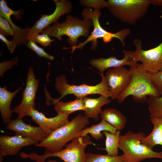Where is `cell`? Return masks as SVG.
Masks as SVG:
<instances>
[{
	"mask_svg": "<svg viewBox=\"0 0 162 162\" xmlns=\"http://www.w3.org/2000/svg\"><path fill=\"white\" fill-rule=\"evenodd\" d=\"M147 101L150 117L162 118V96H150Z\"/></svg>",
	"mask_w": 162,
	"mask_h": 162,
	"instance_id": "cell-25",
	"label": "cell"
},
{
	"mask_svg": "<svg viewBox=\"0 0 162 162\" xmlns=\"http://www.w3.org/2000/svg\"><path fill=\"white\" fill-rule=\"evenodd\" d=\"M99 9H94L92 8L86 7L81 13L83 18L91 19L92 21L93 29L91 34L87 39L83 42L79 43L76 46L70 47H64L63 49H72L71 53H72L76 49L82 50L84 46L89 42H92L91 49L95 50L98 46V38H102L104 42L108 43L110 42L114 38H117L121 42L122 46L125 45L124 40L131 33V31L128 28H125L115 33H112L108 32L104 29L101 26L99 22V18L101 13Z\"/></svg>",
	"mask_w": 162,
	"mask_h": 162,
	"instance_id": "cell-4",
	"label": "cell"
},
{
	"mask_svg": "<svg viewBox=\"0 0 162 162\" xmlns=\"http://www.w3.org/2000/svg\"><path fill=\"white\" fill-rule=\"evenodd\" d=\"M18 61V58L15 57L11 60L4 61L0 63L1 76H3V73L6 70L10 69L14 65H17Z\"/></svg>",
	"mask_w": 162,
	"mask_h": 162,
	"instance_id": "cell-32",
	"label": "cell"
},
{
	"mask_svg": "<svg viewBox=\"0 0 162 162\" xmlns=\"http://www.w3.org/2000/svg\"><path fill=\"white\" fill-rule=\"evenodd\" d=\"M39 83L31 66L27 73L26 85L23 92L21 101L12 110L13 112L18 115V118H22L27 116L31 109H36L35 100Z\"/></svg>",
	"mask_w": 162,
	"mask_h": 162,
	"instance_id": "cell-10",
	"label": "cell"
},
{
	"mask_svg": "<svg viewBox=\"0 0 162 162\" xmlns=\"http://www.w3.org/2000/svg\"><path fill=\"white\" fill-rule=\"evenodd\" d=\"M92 144L89 136L84 137L79 136L72 140L65 148L60 151L51 153L45 151L42 155L36 153L26 154L25 157L37 162H45V160L50 157H57L64 162H86L85 150L88 145Z\"/></svg>",
	"mask_w": 162,
	"mask_h": 162,
	"instance_id": "cell-7",
	"label": "cell"
},
{
	"mask_svg": "<svg viewBox=\"0 0 162 162\" xmlns=\"http://www.w3.org/2000/svg\"><path fill=\"white\" fill-rule=\"evenodd\" d=\"M124 57L121 59L117 58L115 56L107 58H93L89 61L90 64L97 68L100 73L109 68L129 65L130 67L136 66L138 62L134 51L123 50Z\"/></svg>",
	"mask_w": 162,
	"mask_h": 162,
	"instance_id": "cell-14",
	"label": "cell"
},
{
	"mask_svg": "<svg viewBox=\"0 0 162 162\" xmlns=\"http://www.w3.org/2000/svg\"><path fill=\"white\" fill-rule=\"evenodd\" d=\"M0 33L5 37L14 36L13 30L7 20L1 16H0Z\"/></svg>",
	"mask_w": 162,
	"mask_h": 162,
	"instance_id": "cell-30",
	"label": "cell"
},
{
	"mask_svg": "<svg viewBox=\"0 0 162 162\" xmlns=\"http://www.w3.org/2000/svg\"><path fill=\"white\" fill-rule=\"evenodd\" d=\"M103 119L119 131L123 130L127 122L126 117L122 112L114 108L104 109L100 114Z\"/></svg>",
	"mask_w": 162,
	"mask_h": 162,
	"instance_id": "cell-21",
	"label": "cell"
},
{
	"mask_svg": "<svg viewBox=\"0 0 162 162\" xmlns=\"http://www.w3.org/2000/svg\"><path fill=\"white\" fill-rule=\"evenodd\" d=\"M26 45L28 48L35 52L38 57H44L51 61L54 59V56L47 53L43 48L38 46L34 41L29 40Z\"/></svg>",
	"mask_w": 162,
	"mask_h": 162,
	"instance_id": "cell-27",
	"label": "cell"
},
{
	"mask_svg": "<svg viewBox=\"0 0 162 162\" xmlns=\"http://www.w3.org/2000/svg\"><path fill=\"white\" fill-rule=\"evenodd\" d=\"M80 2L82 5L86 7H92L94 9L100 10L104 8H107L108 5L107 1L104 0H82Z\"/></svg>",
	"mask_w": 162,
	"mask_h": 162,
	"instance_id": "cell-28",
	"label": "cell"
},
{
	"mask_svg": "<svg viewBox=\"0 0 162 162\" xmlns=\"http://www.w3.org/2000/svg\"><path fill=\"white\" fill-rule=\"evenodd\" d=\"M112 100L117 99L128 86L131 78L129 70L124 66L108 69L105 76Z\"/></svg>",
	"mask_w": 162,
	"mask_h": 162,
	"instance_id": "cell-11",
	"label": "cell"
},
{
	"mask_svg": "<svg viewBox=\"0 0 162 162\" xmlns=\"http://www.w3.org/2000/svg\"><path fill=\"white\" fill-rule=\"evenodd\" d=\"M47 162H57V161L55 160H49Z\"/></svg>",
	"mask_w": 162,
	"mask_h": 162,
	"instance_id": "cell-34",
	"label": "cell"
},
{
	"mask_svg": "<svg viewBox=\"0 0 162 162\" xmlns=\"http://www.w3.org/2000/svg\"><path fill=\"white\" fill-rule=\"evenodd\" d=\"M39 142L30 138L16 134L10 136H0V156H2L16 154L23 147L35 145Z\"/></svg>",
	"mask_w": 162,
	"mask_h": 162,
	"instance_id": "cell-15",
	"label": "cell"
},
{
	"mask_svg": "<svg viewBox=\"0 0 162 162\" xmlns=\"http://www.w3.org/2000/svg\"><path fill=\"white\" fill-rule=\"evenodd\" d=\"M102 133L106 137V147L104 150L106 151L107 154L114 156H118L120 131L117 130L114 134L106 131H104Z\"/></svg>",
	"mask_w": 162,
	"mask_h": 162,
	"instance_id": "cell-24",
	"label": "cell"
},
{
	"mask_svg": "<svg viewBox=\"0 0 162 162\" xmlns=\"http://www.w3.org/2000/svg\"><path fill=\"white\" fill-rule=\"evenodd\" d=\"M20 13L19 10H14L8 7L4 0L0 1V16L7 20L12 27L14 36L11 41L17 46L26 45L28 40V33L30 28L28 26L25 28H20L12 21L10 18L11 15L18 16Z\"/></svg>",
	"mask_w": 162,
	"mask_h": 162,
	"instance_id": "cell-16",
	"label": "cell"
},
{
	"mask_svg": "<svg viewBox=\"0 0 162 162\" xmlns=\"http://www.w3.org/2000/svg\"><path fill=\"white\" fill-rule=\"evenodd\" d=\"M134 51L138 61H140L145 70L153 74L162 70V41L157 46L148 50L142 49V40L135 39Z\"/></svg>",
	"mask_w": 162,
	"mask_h": 162,
	"instance_id": "cell-9",
	"label": "cell"
},
{
	"mask_svg": "<svg viewBox=\"0 0 162 162\" xmlns=\"http://www.w3.org/2000/svg\"><path fill=\"white\" fill-rule=\"evenodd\" d=\"M6 128L14 131L16 135L37 140L39 142L48 136L39 126L35 127L26 124L21 118L11 120L8 124Z\"/></svg>",
	"mask_w": 162,
	"mask_h": 162,
	"instance_id": "cell-17",
	"label": "cell"
},
{
	"mask_svg": "<svg viewBox=\"0 0 162 162\" xmlns=\"http://www.w3.org/2000/svg\"><path fill=\"white\" fill-rule=\"evenodd\" d=\"M86 162H126L123 155L112 156L91 152L86 153Z\"/></svg>",
	"mask_w": 162,
	"mask_h": 162,
	"instance_id": "cell-26",
	"label": "cell"
},
{
	"mask_svg": "<svg viewBox=\"0 0 162 162\" xmlns=\"http://www.w3.org/2000/svg\"><path fill=\"white\" fill-rule=\"evenodd\" d=\"M131 74L130 82L125 90L117 99L119 104L123 103L128 96L131 95L137 102L144 103L147 100V96L160 97L153 85L151 74L144 69L141 64L129 69Z\"/></svg>",
	"mask_w": 162,
	"mask_h": 162,
	"instance_id": "cell-3",
	"label": "cell"
},
{
	"mask_svg": "<svg viewBox=\"0 0 162 162\" xmlns=\"http://www.w3.org/2000/svg\"><path fill=\"white\" fill-rule=\"evenodd\" d=\"M0 39L6 45L8 49L9 50L10 53L14 52L17 46L11 41L7 39L5 36L0 34Z\"/></svg>",
	"mask_w": 162,
	"mask_h": 162,
	"instance_id": "cell-33",
	"label": "cell"
},
{
	"mask_svg": "<svg viewBox=\"0 0 162 162\" xmlns=\"http://www.w3.org/2000/svg\"><path fill=\"white\" fill-rule=\"evenodd\" d=\"M152 82L158 94L160 97L162 96V70L156 73L151 74Z\"/></svg>",
	"mask_w": 162,
	"mask_h": 162,
	"instance_id": "cell-31",
	"label": "cell"
},
{
	"mask_svg": "<svg viewBox=\"0 0 162 162\" xmlns=\"http://www.w3.org/2000/svg\"><path fill=\"white\" fill-rule=\"evenodd\" d=\"M18 88L13 92L8 91L5 86L0 87V110L3 122L8 124L11 120V115L13 112L10 108L13 98L21 89Z\"/></svg>",
	"mask_w": 162,
	"mask_h": 162,
	"instance_id": "cell-19",
	"label": "cell"
},
{
	"mask_svg": "<svg viewBox=\"0 0 162 162\" xmlns=\"http://www.w3.org/2000/svg\"><path fill=\"white\" fill-rule=\"evenodd\" d=\"M145 136L143 131L134 133L131 130L120 135L119 148L123 152L126 162H141L154 158L162 159V152H154L141 143V140Z\"/></svg>",
	"mask_w": 162,
	"mask_h": 162,
	"instance_id": "cell-5",
	"label": "cell"
},
{
	"mask_svg": "<svg viewBox=\"0 0 162 162\" xmlns=\"http://www.w3.org/2000/svg\"><path fill=\"white\" fill-rule=\"evenodd\" d=\"M89 123L88 118L79 114L35 146L44 147L45 151L51 153L60 151L68 142L80 136L83 130Z\"/></svg>",
	"mask_w": 162,
	"mask_h": 162,
	"instance_id": "cell-1",
	"label": "cell"
},
{
	"mask_svg": "<svg viewBox=\"0 0 162 162\" xmlns=\"http://www.w3.org/2000/svg\"><path fill=\"white\" fill-rule=\"evenodd\" d=\"M102 80L99 84L95 86H90L85 83L80 85H71L67 82V78L64 74L56 77L55 86L58 92L61 95L56 101L65 96L73 94L78 98H83L89 94H99L107 97H111L109 87L107 84L103 73H100Z\"/></svg>",
	"mask_w": 162,
	"mask_h": 162,
	"instance_id": "cell-8",
	"label": "cell"
},
{
	"mask_svg": "<svg viewBox=\"0 0 162 162\" xmlns=\"http://www.w3.org/2000/svg\"><path fill=\"white\" fill-rule=\"evenodd\" d=\"M107 8L120 21L134 25L146 14L150 0H108Z\"/></svg>",
	"mask_w": 162,
	"mask_h": 162,
	"instance_id": "cell-6",
	"label": "cell"
},
{
	"mask_svg": "<svg viewBox=\"0 0 162 162\" xmlns=\"http://www.w3.org/2000/svg\"><path fill=\"white\" fill-rule=\"evenodd\" d=\"M117 130L109 123L102 119L99 123L87 127L82 131L80 136L84 137L90 134L96 140H100L103 137V132L106 131L112 134H115Z\"/></svg>",
	"mask_w": 162,
	"mask_h": 162,
	"instance_id": "cell-22",
	"label": "cell"
},
{
	"mask_svg": "<svg viewBox=\"0 0 162 162\" xmlns=\"http://www.w3.org/2000/svg\"><path fill=\"white\" fill-rule=\"evenodd\" d=\"M30 40L34 41L35 43L40 44L42 46L46 47L50 46L52 42L55 40L54 39H51L46 34L38 33L35 34Z\"/></svg>",
	"mask_w": 162,
	"mask_h": 162,
	"instance_id": "cell-29",
	"label": "cell"
},
{
	"mask_svg": "<svg viewBox=\"0 0 162 162\" xmlns=\"http://www.w3.org/2000/svg\"><path fill=\"white\" fill-rule=\"evenodd\" d=\"M92 26V21L90 19L85 18L81 20L77 17L69 15L63 22L57 21L52 26L44 29L40 33L53 37L60 41L62 40L63 36H67L68 37V42L71 47L78 44V38L80 37L89 36L90 29Z\"/></svg>",
	"mask_w": 162,
	"mask_h": 162,
	"instance_id": "cell-2",
	"label": "cell"
},
{
	"mask_svg": "<svg viewBox=\"0 0 162 162\" xmlns=\"http://www.w3.org/2000/svg\"><path fill=\"white\" fill-rule=\"evenodd\" d=\"M52 100L57 114L64 113L69 115L77 111L84 110L83 98H77L74 100L68 102L56 101L52 98Z\"/></svg>",
	"mask_w": 162,
	"mask_h": 162,
	"instance_id": "cell-23",
	"label": "cell"
},
{
	"mask_svg": "<svg viewBox=\"0 0 162 162\" xmlns=\"http://www.w3.org/2000/svg\"><path fill=\"white\" fill-rule=\"evenodd\" d=\"M150 119L153 129L149 135L142 138L141 142L153 149L156 145L162 146V118L150 117Z\"/></svg>",
	"mask_w": 162,
	"mask_h": 162,
	"instance_id": "cell-20",
	"label": "cell"
},
{
	"mask_svg": "<svg viewBox=\"0 0 162 162\" xmlns=\"http://www.w3.org/2000/svg\"><path fill=\"white\" fill-rule=\"evenodd\" d=\"M27 115L30 116L32 120L38 125L48 136L69 122L68 119L69 115L64 113L58 114L56 116L48 118L36 109H32Z\"/></svg>",
	"mask_w": 162,
	"mask_h": 162,
	"instance_id": "cell-13",
	"label": "cell"
},
{
	"mask_svg": "<svg viewBox=\"0 0 162 162\" xmlns=\"http://www.w3.org/2000/svg\"><path fill=\"white\" fill-rule=\"evenodd\" d=\"M110 101L108 97L103 95L95 98L84 97V116L88 118H92L95 121L99 120V114L102 111L101 107L109 104Z\"/></svg>",
	"mask_w": 162,
	"mask_h": 162,
	"instance_id": "cell-18",
	"label": "cell"
},
{
	"mask_svg": "<svg viewBox=\"0 0 162 162\" xmlns=\"http://www.w3.org/2000/svg\"><path fill=\"white\" fill-rule=\"evenodd\" d=\"M56 9L54 12L50 15H42L37 20L28 33V40H30L35 34L39 33L44 28L50 26L52 23L57 21L60 17L68 14L72 11V4L67 0H54Z\"/></svg>",
	"mask_w": 162,
	"mask_h": 162,
	"instance_id": "cell-12",
	"label": "cell"
}]
</instances>
